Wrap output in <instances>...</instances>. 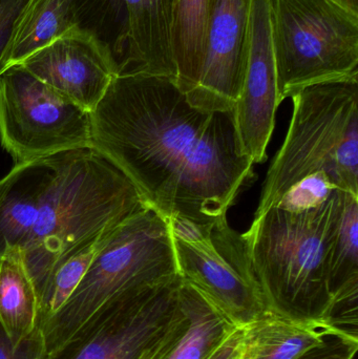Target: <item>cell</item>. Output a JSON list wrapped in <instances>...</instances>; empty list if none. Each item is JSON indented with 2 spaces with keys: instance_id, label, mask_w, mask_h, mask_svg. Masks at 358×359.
Returning <instances> with one entry per match:
<instances>
[{
  "instance_id": "6",
  "label": "cell",
  "mask_w": 358,
  "mask_h": 359,
  "mask_svg": "<svg viewBox=\"0 0 358 359\" xmlns=\"http://www.w3.org/2000/svg\"><path fill=\"white\" fill-rule=\"evenodd\" d=\"M273 43L279 104L358 77V15L331 0H273Z\"/></svg>"
},
{
  "instance_id": "1",
  "label": "cell",
  "mask_w": 358,
  "mask_h": 359,
  "mask_svg": "<svg viewBox=\"0 0 358 359\" xmlns=\"http://www.w3.org/2000/svg\"><path fill=\"white\" fill-rule=\"evenodd\" d=\"M90 119L92 147L167 219L216 223L256 179L233 111L193 107L174 78L116 76Z\"/></svg>"
},
{
  "instance_id": "27",
  "label": "cell",
  "mask_w": 358,
  "mask_h": 359,
  "mask_svg": "<svg viewBox=\"0 0 358 359\" xmlns=\"http://www.w3.org/2000/svg\"><path fill=\"white\" fill-rule=\"evenodd\" d=\"M331 1L336 2L346 10L358 15V0H331Z\"/></svg>"
},
{
  "instance_id": "21",
  "label": "cell",
  "mask_w": 358,
  "mask_h": 359,
  "mask_svg": "<svg viewBox=\"0 0 358 359\" xmlns=\"http://www.w3.org/2000/svg\"><path fill=\"white\" fill-rule=\"evenodd\" d=\"M99 236L65 259L53 274L46 292L39 301L38 326H42L56 313L73 294L88 271L92 259L104 244L109 234Z\"/></svg>"
},
{
  "instance_id": "19",
  "label": "cell",
  "mask_w": 358,
  "mask_h": 359,
  "mask_svg": "<svg viewBox=\"0 0 358 359\" xmlns=\"http://www.w3.org/2000/svg\"><path fill=\"white\" fill-rule=\"evenodd\" d=\"M212 4L214 0H177L174 23L176 82L186 97L195 90L203 65Z\"/></svg>"
},
{
  "instance_id": "22",
  "label": "cell",
  "mask_w": 358,
  "mask_h": 359,
  "mask_svg": "<svg viewBox=\"0 0 358 359\" xmlns=\"http://www.w3.org/2000/svg\"><path fill=\"white\" fill-rule=\"evenodd\" d=\"M338 190L324 174H315L294 184L277 203V206L288 211H304L323 204Z\"/></svg>"
},
{
  "instance_id": "24",
  "label": "cell",
  "mask_w": 358,
  "mask_h": 359,
  "mask_svg": "<svg viewBox=\"0 0 358 359\" xmlns=\"http://www.w3.org/2000/svg\"><path fill=\"white\" fill-rule=\"evenodd\" d=\"M357 350L358 339L333 333L296 359H354Z\"/></svg>"
},
{
  "instance_id": "3",
  "label": "cell",
  "mask_w": 358,
  "mask_h": 359,
  "mask_svg": "<svg viewBox=\"0 0 358 359\" xmlns=\"http://www.w3.org/2000/svg\"><path fill=\"white\" fill-rule=\"evenodd\" d=\"M347 192L304 211L273 207L244 234L265 309L324 323L331 303L328 257Z\"/></svg>"
},
{
  "instance_id": "9",
  "label": "cell",
  "mask_w": 358,
  "mask_h": 359,
  "mask_svg": "<svg viewBox=\"0 0 358 359\" xmlns=\"http://www.w3.org/2000/svg\"><path fill=\"white\" fill-rule=\"evenodd\" d=\"M0 143L15 165L92 147L90 113L14 65L0 76Z\"/></svg>"
},
{
  "instance_id": "25",
  "label": "cell",
  "mask_w": 358,
  "mask_h": 359,
  "mask_svg": "<svg viewBox=\"0 0 358 359\" xmlns=\"http://www.w3.org/2000/svg\"><path fill=\"white\" fill-rule=\"evenodd\" d=\"M25 0H0V76L6 71L4 50L10 38L13 22Z\"/></svg>"
},
{
  "instance_id": "16",
  "label": "cell",
  "mask_w": 358,
  "mask_h": 359,
  "mask_svg": "<svg viewBox=\"0 0 358 359\" xmlns=\"http://www.w3.org/2000/svg\"><path fill=\"white\" fill-rule=\"evenodd\" d=\"M76 27L67 0H25L13 22L4 50L6 69Z\"/></svg>"
},
{
  "instance_id": "17",
  "label": "cell",
  "mask_w": 358,
  "mask_h": 359,
  "mask_svg": "<svg viewBox=\"0 0 358 359\" xmlns=\"http://www.w3.org/2000/svg\"><path fill=\"white\" fill-rule=\"evenodd\" d=\"M180 291L188 322L158 359H207L235 327L184 280Z\"/></svg>"
},
{
  "instance_id": "8",
  "label": "cell",
  "mask_w": 358,
  "mask_h": 359,
  "mask_svg": "<svg viewBox=\"0 0 358 359\" xmlns=\"http://www.w3.org/2000/svg\"><path fill=\"white\" fill-rule=\"evenodd\" d=\"M170 221L182 280L195 289L235 328L265 311L243 233L227 217L209 225Z\"/></svg>"
},
{
  "instance_id": "11",
  "label": "cell",
  "mask_w": 358,
  "mask_h": 359,
  "mask_svg": "<svg viewBox=\"0 0 358 359\" xmlns=\"http://www.w3.org/2000/svg\"><path fill=\"white\" fill-rule=\"evenodd\" d=\"M252 0H214L205 55L195 90L186 97L198 109L233 111L247 61Z\"/></svg>"
},
{
  "instance_id": "2",
  "label": "cell",
  "mask_w": 358,
  "mask_h": 359,
  "mask_svg": "<svg viewBox=\"0 0 358 359\" xmlns=\"http://www.w3.org/2000/svg\"><path fill=\"white\" fill-rule=\"evenodd\" d=\"M146 206L134 184L94 147L54 155V170L21 259L38 299L55 270Z\"/></svg>"
},
{
  "instance_id": "15",
  "label": "cell",
  "mask_w": 358,
  "mask_h": 359,
  "mask_svg": "<svg viewBox=\"0 0 358 359\" xmlns=\"http://www.w3.org/2000/svg\"><path fill=\"white\" fill-rule=\"evenodd\" d=\"M239 329L235 359H296L336 333L319 320H298L269 310Z\"/></svg>"
},
{
  "instance_id": "23",
  "label": "cell",
  "mask_w": 358,
  "mask_h": 359,
  "mask_svg": "<svg viewBox=\"0 0 358 359\" xmlns=\"http://www.w3.org/2000/svg\"><path fill=\"white\" fill-rule=\"evenodd\" d=\"M46 351L44 347L41 330L37 329L29 337L23 339L18 345H13L10 337L6 334L0 324V359H46Z\"/></svg>"
},
{
  "instance_id": "13",
  "label": "cell",
  "mask_w": 358,
  "mask_h": 359,
  "mask_svg": "<svg viewBox=\"0 0 358 359\" xmlns=\"http://www.w3.org/2000/svg\"><path fill=\"white\" fill-rule=\"evenodd\" d=\"M126 50L123 74L166 76L176 80L174 23L177 0H123Z\"/></svg>"
},
{
  "instance_id": "12",
  "label": "cell",
  "mask_w": 358,
  "mask_h": 359,
  "mask_svg": "<svg viewBox=\"0 0 358 359\" xmlns=\"http://www.w3.org/2000/svg\"><path fill=\"white\" fill-rule=\"evenodd\" d=\"M17 65L90 113L118 76L117 63L109 48L78 27Z\"/></svg>"
},
{
  "instance_id": "18",
  "label": "cell",
  "mask_w": 358,
  "mask_h": 359,
  "mask_svg": "<svg viewBox=\"0 0 358 359\" xmlns=\"http://www.w3.org/2000/svg\"><path fill=\"white\" fill-rule=\"evenodd\" d=\"M38 318L39 299L20 252L8 251L0 259V324L16 346L39 329Z\"/></svg>"
},
{
  "instance_id": "20",
  "label": "cell",
  "mask_w": 358,
  "mask_h": 359,
  "mask_svg": "<svg viewBox=\"0 0 358 359\" xmlns=\"http://www.w3.org/2000/svg\"><path fill=\"white\" fill-rule=\"evenodd\" d=\"M76 25L96 36L113 55L121 72L126 50L125 6L123 0H67Z\"/></svg>"
},
{
  "instance_id": "7",
  "label": "cell",
  "mask_w": 358,
  "mask_h": 359,
  "mask_svg": "<svg viewBox=\"0 0 358 359\" xmlns=\"http://www.w3.org/2000/svg\"><path fill=\"white\" fill-rule=\"evenodd\" d=\"M181 282L109 299L46 359L159 358L187 320Z\"/></svg>"
},
{
  "instance_id": "10",
  "label": "cell",
  "mask_w": 358,
  "mask_h": 359,
  "mask_svg": "<svg viewBox=\"0 0 358 359\" xmlns=\"http://www.w3.org/2000/svg\"><path fill=\"white\" fill-rule=\"evenodd\" d=\"M279 107L273 0H252L245 76L233 114L240 149L254 164L266 160Z\"/></svg>"
},
{
  "instance_id": "14",
  "label": "cell",
  "mask_w": 358,
  "mask_h": 359,
  "mask_svg": "<svg viewBox=\"0 0 358 359\" xmlns=\"http://www.w3.org/2000/svg\"><path fill=\"white\" fill-rule=\"evenodd\" d=\"M53 170L54 155L14 165L0 180V259L20 250L31 233Z\"/></svg>"
},
{
  "instance_id": "5",
  "label": "cell",
  "mask_w": 358,
  "mask_h": 359,
  "mask_svg": "<svg viewBox=\"0 0 358 359\" xmlns=\"http://www.w3.org/2000/svg\"><path fill=\"white\" fill-rule=\"evenodd\" d=\"M178 278L170 221L146 205L109 234L73 294L40 327L46 354L109 299Z\"/></svg>"
},
{
  "instance_id": "26",
  "label": "cell",
  "mask_w": 358,
  "mask_h": 359,
  "mask_svg": "<svg viewBox=\"0 0 358 359\" xmlns=\"http://www.w3.org/2000/svg\"><path fill=\"white\" fill-rule=\"evenodd\" d=\"M239 339L240 329L235 328L207 359H235Z\"/></svg>"
},
{
  "instance_id": "4",
  "label": "cell",
  "mask_w": 358,
  "mask_h": 359,
  "mask_svg": "<svg viewBox=\"0 0 358 359\" xmlns=\"http://www.w3.org/2000/svg\"><path fill=\"white\" fill-rule=\"evenodd\" d=\"M285 141L271 162L254 217L301 180L324 174L358 196V77L309 86L292 97Z\"/></svg>"
}]
</instances>
